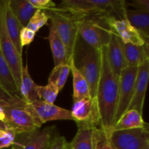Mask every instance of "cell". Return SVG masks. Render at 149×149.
<instances>
[{
  "instance_id": "1",
  "label": "cell",
  "mask_w": 149,
  "mask_h": 149,
  "mask_svg": "<svg viewBox=\"0 0 149 149\" xmlns=\"http://www.w3.org/2000/svg\"><path fill=\"white\" fill-rule=\"evenodd\" d=\"M119 80L109 65L106 47L102 48L101 70L95 99L100 126L111 130L114 125V116L119 95Z\"/></svg>"
},
{
  "instance_id": "2",
  "label": "cell",
  "mask_w": 149,
  "mask_h": 149,
  "mask_svg": "<svg viewBox=\"0 0 149 149\" xmlns=\"http://www.w3.org/2000/svg\"><path fill=\"white\" fill-rule=\"evenodd\" d=\"M126 1L122 0H63L57 8L75 20L89 17L126 18Z\"/></svg>"
},
{
  "instance_id": "3",
  "label": "cell",
  "mask_w": 149,
  "mask_h": 149,
  "mask_svg": "<svg viewBox=\"0 0 149 149\" xmlns=\"http://www.w3.org/2000/svg\"><path fill=\"white\" fill-rule=\"evenodd\" d=\"M110 17H89L76 20L79 35L92 47L98 49L106 47L113 33L109 23Z\"/></svg>"
},
{
  "instance_id": "4",
  "label": "cell",
  "mask_w": 149,
  "mask_h": 149,
  "mask_svg": "<svg viewBox=\"0 0 149 149\" xmlns=\"http://www.w3.org/2000/svg\"><path fill=\"white\" fill-rule=\"evenodd\" d=\"M79 54L74 53V63L87 80L90 87V95L93 99H95L101 70L102 49H95L86 44L79 50Z\"/></svg>"
},
{
  "instance_id": "5",
  "label": "cell",
  "mask_w": 149,
  "mask_h": 149,
  "mask_svg": "<svg viewBox=\"0 0 149 149\" xmlns=\"http://www.w3.org/2000/svg\"><path fill=\"white\" fill-rule=\"evenodd\" d=\"M5 114L4 123L17 134L26 133L41 128L42 125L33 117L28 105L21 100L17 103L0 101Z\"/></svg>"
},
{
  "instance_id": "6",
  "label": "cell",
  "mask_w": 149,
  "mask_h": 149,
  "mask_svg": "<svg viewBox=\"0 0 149 149\" xmlns=\"http://www.w3.org/2000/svg\"><path fill=\"white\" fill-rule=\"evenodd\" d=\"M52 26L66 48L68 58H74V52L78 42L79 35L77 21L70 15L58 8L45 10Z\"/></svg>"
},
{
  "instance_id": "7",
  "label": "cell",
  "mask_w": 149,
  "mask_h": 149,
  "mask_svg": "<svg viewBox=\"0 0 149 149\" xmlns=\"http://www.w3.org/2000/svg\"><path fill=\"white\" fill-rule=\"evenodd\" d=\"M109 141L115 149H149L148 125L128 130H111Z\"/></svg>"
},
{
  "instance_id": "8",
  "label": "cell",
  "mask_w": 149,
  "mask_h": 149,
  "mask_svg": "<svg viewBox=\"0 0 149 149\" xmlns=\"http://www.w3.org/2000/svg\"><path fill=\"white\" fill-rule=\"evenodd\" d=\"M0 47L3 55L10 67L15 84L19 90L23 69L22 55L17 52L13 41L10 39L7 29L3 14L2 0H0Z\"/></svg>"
},
{
  "instance_id": "9",
  "label": "cell",
  "mask_w": 149,
  "mask_h": 149,
  "mask_svg": "<svg viewBox=\"0 0 149 149\" xmlns=\"http://www.w3.org/2000/svg\"><path fill=\"white\" fill-rule=\"evenodd\" d=\"M59 136L55 126L47 127L26 133L17 134L13 149H49Z\"/></svg>"
},
{
  "instance_id": "10",
  "label": "cell",
  "mask_w": 149,
  "mask_h": 149,
  "mask_svg": "<svg viewBox=\"0 0 149 149\" xmlns=\"http://www.w3.org/2000/svg\"><path fill=\"white\" fill-rule=\"evenodd\" d=\"M138 67L128 66L121 72L119 80V95L114 116V125L128 109L135 88Z\"/></svg>"
},
{
  "instance_id": "11",
  "label": "cell",
  "mask_w": 149,
  "mask_h": 149,
  "mask_svg": "<svg viewBox=\"0 0 149 149\" xmlns=\"http://www.w3.org/2000/svg\"><path fill=\"white\" fill-rule=\"evenodd\" d=\"M71 116L77 126L94 127L100 125L96 100L91 96L74 102Z\"/></svg>"
},
{
  "instance_id": "12",
  "label": "cell",
  "mask_w": 149,
  "mask_h": 149,
  "mask_svg": "<svg viewBox=\"0 0 149 149\" xmlns=\"http://www.w3.org/2000/svg\"><path fill=\"white\" fill-rule=\"evenodd\" d=\"M27 105L33 117L42 125L49 121L73 120L71 111L55 104L39 100L31 103H27Z\"/></svg>"
},
{
  "instance_id": "13",
  "label": "cell",
  "mask_w": 149,
  "mask_h": 149,
  "mask_svg": "<svg viewBox=\"0 0 149 149\" xmlns=\"http://www.w3.org/2000/svg\"><path fill=\"white\" fill-rule=\"evenodd\" d=\"M109 23L113 33L117 35L123 43L132 44L138 46L148 45L141 33L131 25L127 18L117 19L116 17H111Z\"/></svg>"
},
{
  "instance_id": "14",
  "label": "cell",
  "mask_w": 149,
  "mask_h": 149,
  "mask_svg": "<svg viewBox=\"0 0 149 149\" xmlns=\"http://www.w3.org/2000/svg\"><path fill=\"white\" fill-rule=\"evenodd\" d=\"M149 77V60L138 66V74L135 80L133 95L127 110L133 109L143 114L146 93Z\"/></svg>"
},
{
  "instance_id": "15",
  "label": "cell",
  "mask_w": 149,
  "mask_h": 149,
  "mask_svg": "<svg viewBox=\"0 0 149 149\" xmlns=\"http://www.w3.org/2000/svg\"><path fill=\"white\" fill-rule=\"evenodd\" d=\"M106 55L111 68L119 77L122 70L128 67V65L124 53L122 41L114 33H112L109 45L106 47Z\"/></svg>"
},
{
  "instance_id": "16",
  "label": "cell",
  "mask_w": 149,
  "mask_h": 149,
  "mask_svg": "<svg viewBox=\"0 0 149 149\" xmlns=\"http://www.w3.org/2000/svg\"><path fill=\"white\" fill-rule=\"evenodd\" d=\"M3 14L5 22L6 29L10 39L13 41L15 47L17 49V52L22 55L23 47H21L20 42V33L23 26L20 24L15 16L12 12L9 5V0H2Z\"/></svg>"
},
{
  "instance_id": "17",
  "label": "cell",
  "mask_w": 149,
  "mask_h": 149,
  "mask_svg": "<svg viewBox=\"0 0 149 149\" xmlns=\"http://www.w3.org/2000/svg\"><path fill=\"white\" fill-rule=\"evenodd\" d=\"M37 87V84L31 77L29 66L26 64L22 69L21 80L19 87V95L22 100L27 103H31L36 100H40L38 96Z\"/></svg>"
},
{
  "instance_id": "18",
  "label": "cell",
  "mask_w": 149,
  "mask_h": 149,
  "mask_svg": "<svg viewBox=\"0 0 149 149\" xmlns=\"http://www.w3.org/2000/svg\"><path fill=\"white\" fill-rule=\"evenodd\" d=\"M126 18L138 30L146 43L148 44L149 13L138 10H126Z\"/></svg>"
},
{
  "instance_id": "19",
  "label": "cell",
  "mask_w": 149,
  "mask_h": 149,
  "mask_svg": "<svg viewBox=\"0 0 149 149\" xmlns=\"http://www.w3.org/2000/svg\"><path fill=\"white\" fill-rule=\"evenodd\" d=\"M122 47L128 66L138 67L146 61L149 60L148 45L138 46L122 42Z\"/></svg>"
},
{
  "instance_id": "20",
  "label": "cell",
  "mask_w": 149,
  "mask_h": 149,
  "mask_svg": "<svg viewBox=\"0 0 149 149\" xmlns=\"http://www.w3.org/2000/svg\"><path fill=\"white\" fill-rule=\"evenodd\" d=\"M69 65L73 77V100H74V102L84 98V97L91 96L88 83L76 66L74 58L70 60Z\"/></svg>"
},
{
  "instance_id": "21",
  "label": "cell",
  "mask_w": 149,
  "mask_h": 149,
  "mask_svg": "<svg viewBox=\"0 0 149 149\" xmlns=\"http://www.w3.org/2000/svg\"><path fill=\"white\" fill-rule=\"evenodd\" d=\"M48 40L52 50L55 66L61 64L69 63V58L67 53L66 48L58 35L57 34L56 31L51 26H49Z\"/></svg>"
},
{
  "instance_id": "22",
  "label": "cell",
  "mask_w": 149,
  "mask_h": 149,
  "mask_svg": "<svg viewBox=\"0 0 149 149\" xmlns=\"http://www.w3.org/2000/svg\"><path fill=\"white\" fill-rule=\"evenodd\" d=\"M9 5L23 27L27 26L31 17L37 10L31 4L29 0H9Z\"/></svg>"
},
{
  "instance_id": "23",
  "label": "cell",
  "mask_w": 149,
  "mask_h": 149,
  "mask_svg": "<svg viewBox=\"0 0 149 149\" xmlns=\"http://www.w3.org/2000/svg\"><path fill=\"white\" fill-rule=\"evenodd\" d=\"M148 126L143 120L142 113L136 110H127L122 115L118 122L113 125L112 130H128L144 127Z\"/></svg>"
},
{
  "instance_id": "24",
  "label": "cell",
  "mask_w": 149,
  "mask_h": 149,
  "mask_svg": "<svg viewBox=\"0 0 149 149\" xmlns=\"http://www.w3.org/2000/svg\"><path fill=\"white\" fill-rule=\"evenodd\" d=\"M0 84L12 95L20 97L19 90L15 84L10 67L3 55L0 47Z\"/></svg>"
},
{
  "instance_id": "25",
  "label": "cell",
  "mask_w": 149,
  "mask_h": 149,
  "mask_svg": "<svg viewBox=\"0 0 149 149\" xmlns=\"http://www.w3.org/2000/svg\"><path fill=\"white\" fill-rule=\"evenodd\" d=\"M94 127H78L77 134L71 142L69 143L71 149H93V132Z\"/></svg>"
},
{
  "instance_id": "26",
  "label": "cell",
  "mask_w": 149,
  "mask_h": 149,
  "mask_svg": "<svg viewBox=\"0 0 149 149\" xmlns=\"http://www.w3.org/2000/svg\"><path fill=\"white\" fill-rule=\"evenodd\" d=\"M70 72L71 68L69 63H63L56 65L51 71L48 81H53L56 84L60 92L65 86Z\"/></svg>"
},
{
  "instance_id": "27",
  "label": "cell",
  "mask_w": 149,
  "mask_h": 149,
  "mask_svg": "<svg viewBox=\"0 0 149 149\" xmlns=\"http://www.w3.org/2000/svg\"><path fill=\"white\" fill-rule=\"evenodd\" d=\"M109 130L100 125L95 127L93 132V149H109Z\"/></svg>"
},
{
  "instance_id": "28",
  "label": "cell",
  "mask_w": 149,
  "mask_h": 149,
  "mask_svg": "<svg viewBox=\"0 0 149 149\" xmlns=\"http://www.w3.org/2000/svg\"><path fill=\"white\" fill-rule=\"evenodd\" d=\"M37 93L41 100L54 104L59 93V90L53 81H48V83L45 86L38 85Z\"/></svg>"
},
{
  "instance_id": "29",
  "label": "cell",
  "mask_w": 149,
  "mask_h": 149,
  "mask_svg": "<svg viewBox=\"0 0 149 149\" xmlns=\"http://www.w3.org/2000/svg\"><path fill=\"white\" fill-rule=\"evenodd\" d=\"M48 20V16L44 10H36L26 27L36 33L41 28L47 23Z\"/></svg>"
},
{
  "instance_id": "30",
  "label": "cell",
  "mask_w": 149,
  "mask_h": 149,
  "mask_svg": "<svg viewBox=\"0 0 149 149\" xmlns=\"http://www.w3.org/2000/svg\"><path fill=\"white\" fill-rule=\"evenodd\" d=\"M16 133L12 130L5 131L4 133L0 137V149L6 148L12 146L15 139Z\"/></svg>"
},
{
  "instance_id": "31",
  "label": "cell",
  "mask_w": 149,
  "mask_h": 149,
  "mask_svg": "<svg viewBox=\"0 0 149 149\" xmlns=\"http://www.w3.org/2000/svg\"><path fill=\"white\" fill-rule=\"evenodd\" d=\"M36 33L27 27H23L20 33V42L22 47L29 45L34 39Z\"/></svg>"
},
{
  "instance_id": "32",
  "label": "cell",
  "mask_w": 149,
  "mask_h": 149,
  "mask_svg": "<svg viewBox=\"0 0 149 149\" xmlns=\"http://www.w3.org/2000/svg\"><path fill=\"white\" fill-rule=\"evenodd\" d=\"M31 4L37 10H48L56 7V4L51 0H29Z\"/></svg>"
},
{
  "instance_id": "33",
  "label": "cell",
  "mask_w": 149,
  "mask_h": 149,
  "mask_svg": "<svg viewBox=\"0 0 149 149\" xmlns=\"http://www.w3.org/2000/svg\"><path fill=\"white\" fill-rule=\"evenodd\" d=\"M22 98L20 97H15L8 93L0 84V101H5L8 103H17L20 101Z\"/></svg>"
},
{
  "instance_id": "34",
  "label": "cell",
  "mask_w": 149,
  "mask_h": 149,
  "mask_svg": "<svg viewBox=\"0 0 149 149\" xmlns=\"http://www.w3.org/2000/svg\"><path fill=\"white\" fill-rule=\"evenodd\" d=\"M130 4L135 7V10L149 13L148 0H133V1H132L130 3Z\"/></svg>"
},
{
  "instance_id": "35",
  "label": "cell",
  "mask_w": 149,
  "mask_h": 149,
  "mask_svg": "<svg viewBox=\"0 0 149 149\" xmlns=\"http://www.w3.org/2000/svg\"><path fill=\"white\" fill-rule=\"evenodd\" d=\"M68 143L65 140V137L63 136H58L56 138L53 143L51 145L49 149H65Z\"/></svg>"
},
{
  "instance_id": "36",
  "label": "cell",
  "mask_w": 149,
  "mask_h": 149,
  "mask_svg": "<svg viewBox=\"0 0 149 149\" xmlns=\"http://www.w3.org/2000/svg\"><path fill=\"white\" fill-rule=\"evenodd\" d=\"M0 120L3 122H4L5 121V114H4V110L1 106H0Z\"/></svg>"
},
{
  "instance_id": "37",
  "label": "cell",
  "mask_w": 149,
  "mask_h": 149,
  "mask_svg": "<svg viewBox=\"0 0 149 149\" xmlns=\"http://www.w3.org/2000/svg\"><path fill=\"white\" fill-rule=\"evenodd\" d=\"M0 130L3 131H7L9 130L8 127H7V126L6 125V124L4 123V122H1V120H0Z\"/></svg>"
},
{
  "instance_id": "38",
  "label": "cell",
  "mask_w": 149,
  "mask_h": 149,
  "mask_svg": "<svg viewBox=\"0 0 149 149\" xmlns=\"http://www.w3.org/2000/svg\"><path fill=\"white\" fill-rule=\"evenodd\" d=\"M4 132H5V131H3V130H0V137H1V135L4 133Z\"/></svg>"
},
{
  "instance_id": "39",
  "label": "cell",
  "mask_w": 149,
  "mask_h": 149,
  "mask_svg": "<svg viewBox=\"0 0 149 149\" xmlns=\"http://www.w3.org/2000/svg\"><path fill=\"white\" fill-rule=\"evenodd\" d=\"M109 143H110V141H109ZM109 149H115L114 147L111 145V143H110V147H109Z\"/></svg>"
},
{
  "instance_id": "40",
  "label": "cell",
  "mask_w": 149,
  "mask_h": 149,
  "mask_svg": "<svg viewBox=\"0 0 149 149\" xmlns=\"http://www.w3.org/2000/svg\"><path fill=\"white\" fill-rule=\"evenodd\" d=\"M65 149H71V148H70V146H69V143H68V145H67L66 148H65Z\"/></svg>"
},
{
  "instance_id": "41",
  "label": "cell",
  "mask_w": 149,
  "mask_h": 149,
  "mask_svg": "<svg viewBox=\"0 0 149 149\" xmlns=\"http://www.w3.org/2000/svg\"><path fill=\"white\" fill-rule=\"evenodd\" d=\"M1 149H13V148H12V146L9 147V148H1Z\"/></svg>"
}]
</instances>
